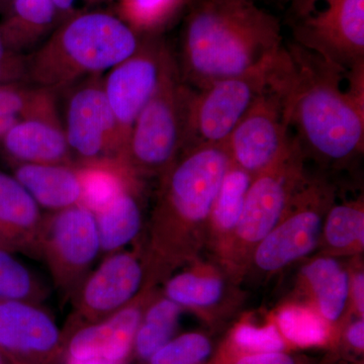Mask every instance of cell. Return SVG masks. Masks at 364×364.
I'll use <instances>...</instances> for the list:
<instances>
[{
	"mask_svg": "<svg viewBox=\"0 0 364 364\" xmlns=\"http://www.w3.org/2000/svg\"><path fill=\"white\" fill-rule=\"evenodd\" d=\"M284 109L306 159L344 167L363 153L364 66L346 70L294 44L282 64Z\"/></svg>",
	"mask_w": 364,
	"mask_h": 364,
	"instance_id": "obj_1",
	"label": "cell"
},
{
	"mask_svg": "<svg viewBox=\"0 0 364 364\" xmlns=\"http://www.w3.org/2000/svg\"><path fill=\"white\" fill-rule=\"evenodd\" d=\"M225 144L183 150L159 176L156 203L142 244L147 282L156 287L205 248L210 215L229 167Z\"/></svg>",
	"mask_w": 364,
	"mask_h": 364,
	"instance_id": "obj_2",
	"label": "cell"
},
{
	"mask_svg": "<svg viewBox=\"0 0 364 364\" xmlns=\"http://www.w3.org/2000/svg\"><path fill=\"white\" fill-rule=\"evenodd\" d=\"M277 16L254 0H193L182 37V80L200 90L247 73L284 49Z\"/></svg>",
	"mask_w": 364,
	"mask_h": 364,
	"instance_id": "obj_3",
	"label": "cell"
},
{
	"mask_svg": "<svg viewBox=\"0 0 364 364\" xmlns=\"http://www.w3.org/2000/svg\"><path fill=\"white\" fill-rule=\"evenodd\" d=\"M131 26L112 14H81L26 56L28 85L58 95L129 58L140 47Z\"/></svg>",
	"mask_w": 364,
	"mask_h": 364,
	"instance_id": "obj_4",
	"label": "cell"
},
{
	"mask_svg": "<svg viewBox=\"0 0 364 364\" xmlns=\"http://www.w3.org/2000/svg\"><path fill=\"white\" fill-rule=\"evenodd\" d=\"M193 88L182 80L173 54L156 91L130 134L121 165L141 179L164 173L184 149Z\"/></svg>",
	"mask_w": 364,
	"mask_h": 364,
	"instance_id": "obj_5",
	"label": "cell"
},
{
	"mask_svg": "<svg viewBox=\"0 0 364 364\" xmlns=\"http://www.w3.org/2000/svg\"><path fill=\"white\" fill-rule=\"evenodd\" d=\"M306 160L293 136L284 154L253 177L233 236L218 255L230 277L239 279L245 274L258 244L286 215L296 191L308 178Z\"/></svg>",
	"mask_w": 364,
	"mask_h": 364,
	"instance_id": "obj_6",
	"label": "cell"
},
{
	"mask_svg": "<svg viewBox=\"0 0 364 364\" xmlns=\"http://www.w3.org/2000/svg\"><path fill=\"white\" fill-rule=\"evenodd\" d=\"M294 44L346 70L364 66V0H291Z\"/></svg>",
	"mask_w": 364,
	"mask_h": 364,
	"instance_id": "obj_7",
	"label": "cell"
},
{
	"mask_svg": "<svg viewBox=\"0 0 364 364\" xmlns=\"http://www.w3.org/2000/svg\"><path fill=\"white\" fill-rule=\"evenodd\" d=\"M335 198L334 186L327 179L308 177L286 215L254 250L248 267L260 274H272L312 253L322 238L326 215Z\"/></svg>",
	"mask_w": 364,
	"mask_h": 364,
	"instance_id": "obj_8",
	"label": "cell"
},
{
	"mask_svg": "<svg viewBox=\"0 0 364 364\" xmlns=\"http://www.w3.org/2000/svg\"><path fill=\"white\" fill-rule=\"evenodd\" d=\"M282 50L274 58L247 73L193 90L183 150L226 143L242 117L272 80Z\"/></svg>",
	"mask_w": 364,
	"mask_h": 364,
	"instance_id": "obj_9",
	"label": "cell"
},
{
	"mask_svg": "<svg viewBox=\"0 0 364 364\" xmlns=\"http://www.w3.org/2000/svg\"><path fill=\"white\" fill-rule=\"evenodd\" d=\"M100 253L97 218L90 208L76 205L45 215L39 259L64 301L73 299Z\"/></svg>",
	"mask_w": 364,
	"mask_h": 364,
	"instance_id": "obj_10",
	"label": "cell"
},
{
	"mask_svg": "<svg viewBox=\"0 0 364 364\" xmlns=\"http://www.w3.org/2000/svg\"><path fill=\"white\" fill-rule=\"evenodd\" d=\"M59 93L63 95L60 117L75 164H121L123 145L102 75L83 79Z\"/></svg>",
	"mask_w": 364,
	"mask_h": 364,
	"instance_id": "obj_11",
	"label": "cell"
},
{
	"mask_svg": "<svg viewBox=\"0 0 364 364\" xmlns=\"http://www.w3.org/2000/svg\"><path fill=\"white\" fill-rule=\"evenodd\" d=\"M284 50L272 80L225 143L230 160L251 176L274 164L293 140L282 82Z\"/></svg>",
	"mask_w": 364,
	"mask_h": 364,
	"instance_id": "obj_12",
	"label": "cell"
},
{
	"mask_svg": "<svg viewBox=\"0 0 364 364\" xmlns=\"http://www.w3.org/2000/svg\"><path fill=\"white\" fill-rule=\"evenodd\" d=\"M136 243L133 250L123 249L105 256L100 267L83 280L71 299L73 309L62 329L64 339L79 328L109 317L150 286L142 244L139 240Z\"/></svg>",
	"mask_w": 364,
	"mask_h": 364,
	"instance_id": "obj_13",
	"label": "cell"
},
{
	"mask_svg": "<svg viewBox=\"0 0 364 364\" xmlns=\"http://www.w3.org/2000/svg\"><path fill=\"white\" fill-rule=\"evenodd\" d=\"M171 55L163 43L141 42L132 56L112 67L104 78L105 97L116 119L123 154L132 129L156 91Z\"/></svg>",
	"mask_w": 364,
	"mask_h": 364,
	"instance_id": "obj_14",
	"label": "cell"
},
{
	"mask_svg": "<svg viewBox=\"0 0 364 364\" xmlns=\"http://www.w3.org/2000/svg\"><path fill=\"white\" fill-rule=\"evenodd\" d=\"M64 336L42 306L0 299V351L11 364H62Z\"/></svg>",
	"mask_w": 364,
	"mask_h": 364,
	"instance_id": "obj_15",
	"label": "cell"
},
{
	"mask_svg": "<svg viewBox=\"0 0 364 364\" xmlns=\"http://www.w3.org/2000/svg\"><path fill=\"white\" fill-rule=\"evenodd\" d=\"M157 293L147 286L135 299L109 317L79 328L64 339V355L131 361L136 330L151 299Z\"/></svg>",
	"mask_w": 364,
	"mask_h": 364,
	"instance_id": "obj_16",
	"label": "cell"
},
{
	"mask_svg": "<svg viewBox=\"0 0 364 364\" xmlns=\"http://www.w3.org/2000/svg\"><path fill=\"white\" fill-rule=\"evenodd\" d=\"M0 145L14 163L76 165L59 109L16 124L0 139Z\"/></svg>",
	"mask_w": 364,
	"mask_h": 364,
	"instance_id": "obj_17",
	"label": "cell"
},
{
	"mask_svg": "<svg viewBox=\"0 0 364 364\" xmlns=\"http://www.w3.org/2000/svg\"><path fill=\"white\" fill-rule=\"evenodd\" d=\"M41 210L20 182L0 171V247L39 259Z\"/></svg>",
	"mask_w": 364,
	"mask_h": 364,
	"instance_id": "obj_18",
	"label": "cell"
},
{
	"mask_svg": "<svg viewBox=\"0 0 364 364\" xmlns=\"http://www.w3.org/2000/svg\"><path fill=\"white\" fill-rule=\"evenodd\" d=\"M13 173L40 208L49 213L82 203V183L76 165L14 163Z\"/></svg>",
	"mask_w": 364,
	"mask_h": 364,
	"instance_id": "obj_19",
	"label": "cell"
},
{
	"mask_svg": "<svg viewBox=\"0 0 364 364\" xmlns=\"http://www.w3.org/2000/svg\"><path fill=\"white\" fill-rule=\"evenodd\" d=\"M140 181L131 179L111 203L95 214L100 250L105 256L139 240L143 229Z\"/></svg>",
	"mask_w": 364,
	"mask_h": 364,
	"instance_id": "obj_20",
	"label": "cell"
},
{
	"mask_svg": "<svg viewBox=\"0 0 364 364\" xmlns=\"http://www.w3.org/2000/svg\"><path fill=\"white\" fill-rule=\"evenodd\" d=\"M303 277L312 291L318 313L336 322L343 315L350 296V275L338 260L322 256L304 267Z\"/></svg>",
	"mask_w": 364,
	"mask_h": 364,
	"instance_id": "obj_21",
	"label": "cell"
},
{
	"mask_svg": "<svg viewBox=\"0 0 364 364\" xmlns=\"http://www.w3.org/2000/svg\"><path fill=\"white\" fill-rule=\"evenodd\" d=\"M253 176L230 162L210 215L208 242L219 255L233 236Z\"/></svg>",
	"mask_w": 364,
	"mask_h": 364,
	"instance_id": "obj_22",
	"label": "cell"
},
{
	"mask_svg": "<svg viewBox=\"0 0 364 364\" xmlns=\"http://www.w3.org/2000/svg\"><path fill=\"white\" fill-rule=\"evenodd\" d=\"M227 291L222 275L195 267L167 277L162 294L181 308L203 311L222 304Z\"/></svg>",
	"mask_w": 364,
	"mask_h": 364,
	"instance_id": "obj_23",
	"label": "cell"
},
{
	"mask_svg": "<svg viewBox=\"0 0 364 364\" xmlns=\"http://www.w3.org/2000/svg\"><path fill=\"white\" fill-rule=\"evenodd\" d=\"M56 11L53 0H14L13 14L0 26V35L9 47L23 54L49 28Z\"/></svg>",
	"mask_w": 364,
	"mask_h": 364,
	"instance_id": "obj_24",
	"label": "cell"
},
{
	"mask_svg": "<svg viewBox=\"0 0 364 364\" xmlns=\"http://www.w3.org/2000/svg\"><path fill=\"white\" fill-rule=\"evenodd\" d=\"M326 255H347L361 252L364 246L363 200L334 203L326 215L322 236Z\"/></svg>",
	"mask_w": 364,
	"mask_h": 364,
	"instance_id": "obj_25",
	"label": "cell"
},
{
	"mask_svg": "<svg viewBox=\"0 0 364 364\" xmlns=\"http://www.w3.org/2000/svg\"><path fill=\"white\" fill-rule=\"evenodd\" d=\"M182 308L163 294L156 293L148 304L136 330L133 355L148 359L171 340Z\"/></svg>",
	"mask_w": 364,
	"mask_h": 364,
	"instance_id": "obj_26",
	"label": "cell"
},
{
	"mask_svg": "<svg viewBox=\"0 0 364 364\" xmlns=\"http://www.w3.org/2000/svg\"><path fill=\"white\" fill-rule=\"evenodd\" d=\"M58 109L52 91L28 83L0 85V139L21 122Z\"/></svg>",
	"mask_w": 364,
	"mask_h": 364,
	"instance_id": "obj_27",
	"label": "cell"
},
{
	"mask_svg": "<svg viewBox=\"0 0 364 364\" xmlns=\"http://www.w3.org/2000/svg\"><path fill=\"white\" fill-rule=\"evenodd\" d=\"M76 167L83 188L81 205L90 208L95 215L111 203L131 179L136 178L116 162L76 165Z\"/></svg>",
	"mask_w": 364,
	"mask_h": 364,
	"instance_id": "obj_28",
	"label": "cell"
},
{
	"mask_svg": "<svg viewBox=\"0 0 364 364\" xmlns=\"http://www.w3.org/2000/svg\"><path fill=\"white\" fill-rule=\"evenodd\" d=\"M49 296L44 282L14 252L0 247V299L42 306Z\"/></svg>",
	"mask_w": 364,
	"mask_h": 364,
	"instance_id": "obj_29",
	"label": "cell"
},
{
	"mask_svg": "<svg viewBox=\"0 0 364 364\" xmlns=\"http://www.w3.org/2000/svg\"><path fill=\"white\" fill-rule=\"evenodd\" d=\"M277 323L284 336L301 347L324 344L329 335L325 318L306 306H284L277 314Z\"/></svg>",
	"mask_w": 364,
	"mask_h": 364,
	"instance_id": "obj_30",
	"label": "cell"
},
{
	"mask_svg": "<svg viewBox=\"0 0 364 364\" xmlns=\"http://www.w3.org/2000/svg\"><path fill=\"white\" fill-rule=\"evenodd\" d=\"M212 351L207 337L198 333H188L169 340L148 361L149 364H198Z\"/></svg>",
	"mask_w": 364,
	"mask_h": 364,
	"instance_id": "obj_31",
	"label": "cell"
},
{
	"mask_svg": "<svg viewBox=\"0 0 364 364\" xmlns=\"http://www.w3.org/2000/svg\"><path fill=\"white\" fill-rule=\"evenodd\" d=\"M183 0H123L124 18L139 28H153L168 20Z\"/></svg>",
	"mask_w": 364,
	"mask_h": 364,
	"instance_id": "obj_32",
	"label": "cell"
},
{
	"mask_svg": "<svg viewBox=\"0 0 364 364\" xmlns=\"http://www.w3.org/2000/svg\"><path fill=\"white\" fill-rule=\"evenodd\" d=\"M234 340L241 348L258 353L280 352L284 348V342L274 325L258 328L252 325H241L237 328Z\"/></svg>",
	"mask_w": 364,
	"mask_h": 364,
	"instance_id": "obj_33",
	"label": "cell"
},
{
	"mask_svg": "<svg viewBox=\"0 0 364 364\" xmlns=\"http://www.w3.org/2000/svg\"><path fill=\"white\" fill-rule=\"evenodd\" d=\"M28 83L26 55L14 51L0 35V85Z\"/></svg>",
	"mask_w": 364,
	"mask_h": 364,
	"instance_id": "obj_34",
	"label": "cell"
},
{
	"mask_svg": "<svg viewBox=\"0 0 364 364\" xmlns=\"http://www.w3.org/2000/svg\"><path fill=\"white\" fill-rule=\"evenodd\" d=\"M350 294L353 299V305L358 315L363 318L364 315V273L363 270L354 272L350 277Z\"/></svg>",
	"mask_w": 364,
	"mask_h": 364,
	"instance_id": "obj_35",
	"label": "cell"
},
{
	"mask_svg": "<svg viewBox=\"0 0 364 364\" xmlns=\"http://www.w3.org/2000/svg\"><path fill=\"white\" fill-rule=\"evenodd\" d=\"M282 352H265L241 358L236 364H275L282 358Z\"/></svg>",
	"mask_w": 364,
	"mask_h": 364,
	"instance_id": "obj_36",
	"label": "cell"
},
{
	"mask_svg": "<svg viewBox=\"0 0 364 364\" xmlns=\"http://www.w3.org/2000/svg\"><path fill=\"white\" fill-rule=\"evenodd\" d=\"M347 339L349 343L354 348L363 350L364 348V322L363 318L361 320L356 321L349 327L347 332Z\"/></svg>",
	"mask_w": 364,
	"mask_h": 364,
	"instance_id": "obj_37",
	"label": "cell"
},
{
	"mask_svg": "<svg viewBox=\"0 0 364 364\" xmlns=\"http://www.w3.org/2000/svg\"><path fill=\"white\" fill-rule=\"evenodd\" d=\"M62 364H130V361L114 360V359L95 358H69L63 356Z\"/></svg>",
	"mask_w": 364,
	"mask_h": 364,
	"instance_id": "obj_38",
	"label": "cell"
},
{
	"mask_svg": "<svg viewBox=\"0 0 364 364\" xmlns=\"http://www.w3.org/2000/svg\"><path fill=\"white\" fill-rule=\"evenodd\" d=\"M75 0H53L55 7L59 11H66L71 9Z\"/></svg>",
	"mask_w": 364,
	"mask_h": 364,
	"instance_id": "obj_39",
	"label": "cell"
},
{
	"mask_svg": "<svg viewBox=\"0 0 364 364\" xmlns=\"http://www.w3.org/2000/svg\"><path fill=\"white\" fill-rule=\"evenodd\" d=\"M275 364H296L294 363V359L291 358V356L287 355V354H284V356H282V358L280 359L279 361H277Z\"/></svg>",
	"mask_w": 364,
	"mask_h": 364,
	"instance_id": "obj_40",
	"label": "cell"
},
{
	"mask_svg": "<svg viewBox=\"0 0 364 364\" xmlns=\"http://www.w3.org/2000/svg\"><path fill=\"white\" fill-rule=\"evenodd\" d=\"M0 364H11L1 351H0Z\"/></svg>",
	"mask_w": 364,
	"mask_h": 364,
	"instance_id": "obj_41",
	"label": "cell"
},
{
	"mask_svg": "<svg viewBox=\"0 0 364 364\" xmlns=\"http://www.w3.org/2000/svg\"><path fill=\"white\" fill-rule=\"evenodd\" d=\"M282 1L291 2V0H282Z\"/></svg>",
	"mask_w": 364,
	"mask_h": 364,
	"instance_id": "obj_42",
	"label": "cell"
}]
</instances>
